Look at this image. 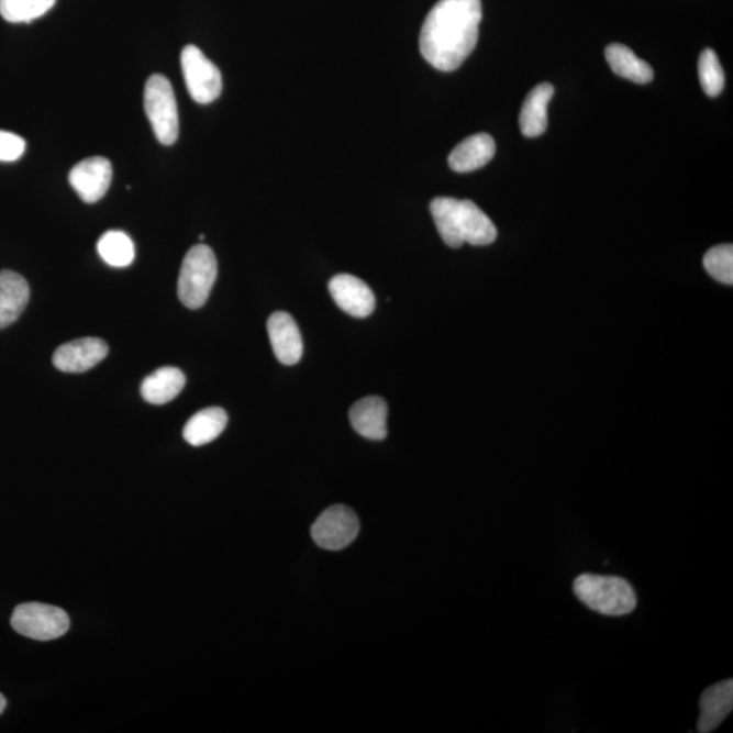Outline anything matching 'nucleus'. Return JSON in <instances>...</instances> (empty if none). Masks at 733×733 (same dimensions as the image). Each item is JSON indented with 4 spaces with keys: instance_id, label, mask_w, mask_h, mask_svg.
Wrapping results in <instances>:
<instances>
[{
    "instance_id": "3",
    "label": "nucleus",
    "mask_w": 733,
    "mask_h": 733,
    "mask_svg": "<svg viewBox=\"0 0 733 733\" xmlns=\"http://www.w3.org/2000/svg\"><path fill=\"white\" fill-rule=\"evenodd\" d=\"M218 276L215 253L207 245H196L185 256L178 276V298L188 309L203 308Z\"/></svg>"
},
{
    "instance_id": "15",
    "label": "nucleus",
    "mask_w": 733,
    "mask_h": 733,
    "mask_svg": "<svg viewBox=\"0 0 733 733\" xmlns=\"http://www.w3.org/2000/svg\"><path fill=\"white\" fill-rule=\"evenodd\" d=\"M31 290L25 279L13 270L0 273V329L20 319L26 309Z\"/></svg>"
},
{
    "instance_id": "10",
    "label": "nucleus",
    "mask_w": 733,
    "mask_h": 733,
    "mask_svg": "<svg viewBox=\"0 0 733 733\" xmlns=\"http://www.w3.org/2000/svg\"><path fill=\"white\" fill-rule=\"evenodd\" d=\"M108 345L101 338L88 337L63 344L54 354V366L63 373L89 371L105 359Z\"/></svg>"
},
{
    "instance_id": "24",
    "label": "nucleus",
    "mask_w": 733,
    "mask_h": 733,
    "mask_svg": "<svg viewBox=\"0 0 733 733\" xmlns=\"http://www.w3.org/2000/svg\"><path fill=\"white\" fill-rule=\"evenodd\" d=\"M698 77L703 91L709 97H718L725 86V74L720 65L719 56L711 48L702 51L698 60Z\"/></svg>"
},
{
    "instance_id": "1",
    "label": "nucleus",
    "mask_w": 733,
    "mask_h": 733,
    "mask_svg": "<svg viewBox=\"0 0 733 733\" xmlns=\"http://www.w3.org/2000/svg\"><path fill=\"white\" fill-rule=\"evenodd\" d=\"M481 20V0H438L421 27V55L438 71H455L475 51Z\"/></svg>"
},
{
    "instance_id": "25",
    "label": "nucleus",
    "mask_w": 733,
    "mask_h": 733,
    "mask_svg": "<svg viewBox=\"0 0 733 733\" xmlns=\"http://www.w3.org/2000/svg\"><path fill=\"white\" fill-rule=\"evenodd\" d=\"M703 267L714 280L723 285H733V246L719 245L712 247L703 257Z\"/></svg>"
},
{
    "instance_id": "26",
    "label": "nucleus",
    "mask_w": 733,
    "mask_h": 733,
    "mask_svg": "<svg viewBox=\"0 0 733 733\" xmlns=\"http://www.w3.org/2000/svg\"><path fill=\"white\" fill-rule=\"evenodd\" d=\"M26 149V142L13 132L0 131V162L19 160Z\"/></svg>"
},
{
    "instance_id": "17",
    "label": "nucleus",
    "mask_w": 733,
    "mask_h": 733,
    "mask_svg": "<svg viewBox=\"0 0 733 733\" xmlns=\"http://www.w3.org/2000/svg\"><path fill=\"white\" fill-rule=\"evenodd\" d=\"M187 384L181 369L162 367L143 380L141 392L143 400L153 406H165L180 395Z\"/></svg>"
},
{
    "instance_id": "22",
    "label": "nucleus",
    "mask_w": 733,
    "mask_h": 733,
    "mask_svg": "<svg viewBox=\"0 0 733 733\" xmlns=\"http://www.w3.org/2000/svg\"><path fill=\"white\" fill-rule=\"evenodd\" d=\"M97 251L103 262L114 268L130 267L135 259L134 241L123 231H108L98 241Z\"/></svg>"
},
{
    "instance_id": "2",
    "label": "nucleus",
    "mask_w": 733,
    "mask_h": 733,
    "mask_svg": "<svg viewBox=\"0 0 733 733\" xmlns=\"http://www.w3.org/2000/svg\"><path fill=\"white\" fill-rule=\"evenodd\" d=\"M574 591L588 609L603 615H626L637 606L633 587L617 576L580 575L574 582Z\"/></svg>"
},
{
    "instance_id": "7",
    "label": "nucleus",
    "mask_w": 733,
    "mask_h": 733,
    "mask_svg": "<svg viewBox=\"0 0 733 733\" xmlns=\"http://www.w3.org/2000/svg\"><path fill=\"white\" fill-rule=\"evenodd\" d=\"M356 513L345 506H333L323 511L311 527V536L325 551H342L359 535Z\"/></svg>"
},
{
    "instance_id": "11",
    "label": "nucleus",
    "mask_w": 733,
    "mask_h": 733,
    "mask_svg": "<svg viewBox=\"0 0 733 733\" xmlns=\"http://www.w3.org/2000/svg\"><path fill=\"white\" fill-rule=\"evenodd\" d=\"M268 334L277 360L293 366L302 359L303 340L296 320L285 311H276L268 320Z\"/></svg>"
},
{
    "instance_id": "6",
    "label": "nucleus",
    "mask_w": 733,
    "mask_h": 733,
    "mask_svg": "<svg viewBox=\"0 0 733 733\" xmlns=\"http://www.w3.org/2000/svg\"><path fill=\"white\" fill-rule=\"evenodd\" d=\"M181 67L185 85L196 102L207 105L222 95V74L198 46H185L181 52Z\"/></svg>"
},
{
    "instance_id": "23",
    "label": "nucleus",
    "mask_w": 733,
    "mask_h": 733,
    "mask_svg": "<svg viewBox=\"0 0 733 733\" xmlns=\"http://www.w3.org/2000/svg\"><path fill=\"white\" fill-rule=\"evenodd\" d=\"M56 0H0V15L11 23H29L54 8Z\"/></svg>"
},
{
    "instance_id": "13",
    "label": "nucleus",
    "mask_w": 733,
    "mask_h": 733,
    "mask_svg": "<svg viewBox=\"0 0 733 733\" xmlns=\"http://www.w3.org/2000/svg\"><path fill=\"white\" fill-rule=\"evenodd\" d=\"M733 708V680L726 679L715 684L703 691L700 700V720L697 731L709 733L719 729L720 724L729 718Z\"/></svg>"
},
{
    "instance_id": "21",
    "label": "nucleus",
    "mask_w": 733,
    "mask_h": 733,
    "mask_svg": "<svg viewBox=\"0 0 733 733\" xmlns=\"http://www.w3.org/2000/svg\"><path fill=\"white\" fill-rule=\"evenodd\" d=\"M431 213L438 234L446 245L458 249L465 244L459 230V200L454 198H436L431 201Z\"/></svg>"
},
{
    "instance_id": "8",
    "label": "nucleus",
    "mask_w": 733,
    "mask_h": 733,
    "mask_svg": "<svg viewBox=\"0 0 733 733\" xmlns=\"http://www.w3.org/2000/svg\"><path fill=\"white\" fill-rule=\"evenodd\" d=\"M112 177L111 160L103 157H90L75 165L68 178L79 198L85 203L95 204L107 195Z\"/></svg>"
},
{
    "instance_id": "12",
    "label": "nucleus",
    "mask_w": 733,
    "mask_h": 733,
    "mask_svg": "<svg viewBox=\"0 0 733 733\" xmlns=\"http://www.w3.org/2000/svg\"><path fill=\"white\" fill-rule=\"evenodd\" d=\"M388 403L380 397H366L352 406L349 420L357 434L369 441L388 436Z\"/></svg>"
},
{
    "instance_id": "5",
    "label": "nucleus",
    "mask_w": 733,
    "mask_h": 733,
    "mask_svg": "<svg viewBox=\"0 0 733 733\" xmlns=\"http://www.w3.org/2000/svg\"><path fill=\"white\" fill-rule=\"evenodd\" d=\"M11 626L22 636L49 642L66 634L69 619L65 610L44 603H23L16 606Z\"/></svg>"
},
{
    "instance_id": "18",
    "label": "nucleus",
    "mask_w": 733,
    "mask_h": 733,
    "mask_svg": "<svg viewBox=\"0 0 733 733\" xmlns=\"http://www.w3.org/2000/svg\"><path fill=\"white\" fill-rule=\"evenodd\" d=\"M553 96L554 88L547 82L536 86L529 92L519 118L524 136L536 137L544 134L547 129V105Z\"/></svg>"
},
{
    "instance_id": "16",
    "label": "nucleus",
    "mask_w": 733,
    "mask_h": 733,
    "mask_svg": "<svg viewBox=\"0 0 733 733\" xmlns=\"http://www.w3.org/2000/svg\"><path fill=\"white\" fill-rule=\"evenodd\" d=\"M459 230L462 240L473 246H487L498 238V230L487 213L471 200H459Z\"/></svg>"
},
{
    "instance_id": "14",
    "label": "nucleus",
    "mask_w": 733,
    "mask_h": 733,
    "mask_svg": "<svg viewBox=\"0 0 733 733\" xmlns=\"http://www.w3.org/2000/svg\"><path fill=\"white\" fill-rule=\"evenodd\" d=\"M496 154V143L488 134H477L465 138L449 154L448 165L454 171L470 173L488 165Z\"/></svg>"
},
{
    "instance_id": "27",
    "label": "nucleus",
    "mask_w": 733,
    "mask_h": 733,
    "mask_svg": "<svg viewBox=\"0 0 733 733\" xmlns=\"http://www.w3.org/2000/svg\"><path fill=\"white\" fill-rule=\"evenodd\" d=\"M4 709H5V698L2 695H0V714L4 712Z\"/></svg>"
},
{
    "instance_id": "20",
    "label": "nucleus",
    "mask_w": 733,
    "mask_h": 733,
    "mask_svg": "<svg viewBox=\"0 0 733 733\" xmlns=\"http://www.w3.org/2000/svg\"><path fill=\"white\" fill-rule=\"evenodd\" d=\"M606 59L613 71L621 78L634 84H648L654 79V69L640 59L631 48L622 44H611L606 48Z\"/></svg>"
},
{
    "instance_id": "19",
    "label": "nucleus",
    "mask_w": 733,
    "mask_h": 733,
    "mask_svg": "<svg viewBox=\"0 0 733 733\" xmlns=\"http://www.w3.org/2000/svg\"><path fill=\"white\" fill-rule=\"evenodd\" d=\"M227 420V413L222 408L203 409L189 419L184 429V438L190 446H204L226 430Z\"/></svg>"
},
{
    "instance_id": "9",
    "label": "nucleus",
    "mask_w": 733,
    "mask_h": 733,
    "mask_svg": "<svg viewBox=\"0 0 733 733\" xmlns=\"http://www.w3.org/2000/svg\"><path fill=\"white\" fill-rule=\"evenodd\" d=\"M329 292L340 309L356 319L371 315L377 304L371 288L359 277L348 274L334 276L329 282Z\"/></svg>"
},
{
    "instance_id": "4",
    "label": "nucleus",
    "mask_w": 733,
    "mask_h": 733,
    "mask_svg": "<svg viewBox=\"0 0 733 733\" xmlns=\"http://www.w3.org/2000/svg\"><path fill=\"white\" fill-rule=\"evenodd\" d=\"M144 109L153 131L164 146L175 144L180 134V119L175 90L170 80L160 74L147 79L144 88Z\"/></svg>"
}]
</instances>
